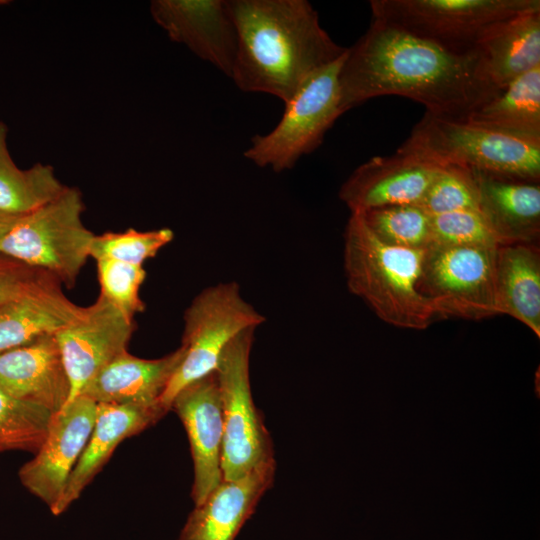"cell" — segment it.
I'll use <instances>...</instances> for the list:
<instances>
[{"instance_id":"6da1fadb","label":"cell","mask_w":540,"mask_h":540,"mask_svg":"<svg viewBox=\"0 0 540 540\" xmlns=\"http://www.w3.org/2000/svg\"><path fill=\"white\" fill-rule=\"evenodd\" d=\"M339 88L343 113L398 95L421 103L428 114L460 120L498 93L482 78L474 53H454L376 18L347 48Z\"/></svg>"},{"instance_id":"8992f818","label":"cell","mask_w":540,"mask_h":540,"mask_svg":"<svg viewBox=\"0 0 540 540\" xmlns=\"http://www.w3.org/2000/svg\"><path fill=\"white\" fill-rule=\"evenodd\" d=\"M264 321L243 298L236 282L211 285L198 293L184 313V359L162 394L160 406L170 411L182 388L216 371L222 352L234 337Z\"/></svg>"},{"instance_id":"9a60e30c","label":"cell","mask_w":540,"mask_h":540,"mask_svg":"<svg viewBox=\"0 0 540 540\" xmlns=\"http://www.w3.org/2000/svg\"><path fill=\"white\" fill-rule=\"evenodd\" d=\"M170 410L176 412L188 435L194 464L191 497L196 506L223 481L224 423L216 371L182 388Z\"/></svg>"},{"instance_id":"8fae6325","label":"cell","mask_w":540,"mask_h":540,"mask_svg":"<svg viewBox=\"0 0 540 540\" xmlns=\"http://www.w3.org/2000/svg\"><path fill=\"white\" fill-rule=\"evenodd\" d=\"M98 404L78 395L52 415L46 438L34 457L19 470L22 485L54 515L92 432Z\"/></svg>"},{"instance_id":"ba28073f","label":"cell","mask_w":540,"mask_h":540,"mask_svg":"<svg viewBox=\"0 0 540 540\" xmlns=\"http://www.w3.org/2000/svg\"><path fill=\"white\" fill-rule=\"evenodd\" d=\"M255 329L228 343L216 369L224 423L221 468L226 481L275 460L270 434L251 393L249 361Z\"/></svg>"},{"instance_id":"1f68e13d","label":"cell","mask_w":540,"mask_h":540,"mask_svg":"<svg viewBox=\"0 0 540 540\" xmlns=\"http://www.w3.org/2000/svg\"><path fill=\"white\" fill-rule=\"evenodd\" d=\"M50 275L0 253V304L34 288Z\"/></svg>"},{"instance_id":"2e32d148","label":"cell","mask_w":540,"mask_h":540,"mask_svg":"<svg viewBox=\"0 0 540 540\" xmlns=\"http://www.w3.org/2000/svg\"><path fill=\"white\" fill-rule=\"evenodd\" d=\"M0 386L13 397L60 411L71 385L55 335L0 353Z\"/></svg>"},{"instance_id":"44dd1931","label":"cell","mask_w":540,"mask_h":540,"mask_svg":"<svg viewBox=\"0 0 540 540\" xmlns=\"http://www.w3.org/2000/svg\"><path fill=\"white\" fill-rule=\"evenodd\" d=\"M185 348L158 359H143L127 351L102 369L81 391L97 404L154 406L181 365Z\"/></svg>"},{"instance_id":"4fadbf2b","label":"cell","mask_w":540,"mask_h":540,"mask_svg":"<svg viewBox=\"0 0 540 540\" xmlns=\"http://www.w3.org/2000/svg\"><path fill=\"white\" fill-rule=\"evenodd\" d=\"M150 13L172 41L231 76L237 30L229 0H154Z\"/></svg>"},{"instance_id":"30bf717a","label":"cell","mask_w":540,"mask_h":540,"mask_svg":"<svg viewBox=\"0 0 540 540\" xmlns=\"http://www.w3.org/2000/svg\"><path fill=\"white\" fill-rule=\"evenodd\" d=\"M496 249L434 244L426 248L419 290L437 317L480 320L497 315Z\"/></svg>"},{"instance_id":"ffe728a7","label":"cell","mask_w":540,"mask_h":540,"mask_svg":"<svg viewBox=\"0 0 540 540\" xmlns=\"http://www.w3.org/2000/svg\"><path fill=\"white\" fill-rule=\"evenodd\" d=\"M166 413L160 405L98 404L92 432L69 476L54 515L62 514L79 498L123 440L155 424Z\"/></svg>"},{"instance_id":"277c9868","label":"cell","mask_w":540,"mask_h":540,"mask_svg":"<svg viewBox=\"0 0 540 540\" xmlns=\"http://www.w3.org/2000/svg\"><path fill=\"white\" fill-rule=\"evenodd\" d=\"M440 166L454 165L493 177L539 183L540 143L466 120L425 112L399 147Z\"/></svg>"},{"instance_id":"4dcf8cb0","label":"cell","mask_w":540,"mask_h":540,"mask_svg":"<svg viewBox=\"0 0 540 540\" xmlns=\"http://www.w3.org/2000/svg\"><path fill=\"white\" fill-rule=\"evenodd\" d=\"M431 244L486 248L502 245L480 211L472 210L432 216Z\"/></svg>"},{"instance_id":"5b68a950","label":"cell","mask_w":540,"mask_h":540,"mask_svg":"<svg viewBox=\"0 0 540 540\" xmlns=\"http://www.w3.org/2000/svg\"><path fill=\"white\" fill-rule=\"evenodd\" d=\"M83 211L80 190L66 186L46 204L19 217L0 241V253L74 286L95 237L82 221Z\"/></svg>"},{"instance_id":"7402d4cb","label":"cell","mask_w":540,"mask_h":540,"mask_svg":"<svg viewBox=\"0 0 540 540\" xmlns=\"http://www.w3.org/2000/svg\"><path fill=\"white\" fill-rule=\"evenodd\" d=\"M474 173L479 211L501 243H536L540 236L539 183Z\"/></svg>"},{"instance_id":"f546056e","label":"cell","mask_w":540,"mask_h":540,"mask_svg":"<svg viewBox=\"0 0 540 540\" xmlns=\"http://www.w3.org/2000/svg\"><path fill=\"white\" fill-rule=\"evenodd\" d=\"M100 294L107 301L134 318L144 311L140 288L145 280L143 266L111 259L96 260Z\"/></svg>"},{"instance_id":"5bb4252c","label":"cell","mask_w":540,"mask_h":540,"mask_svg":"<svg viewBox=\"0 0 540 540\" xmlns=\"http://www.w3.org/2000/svg\"><path fill=\"white\" fill-rule=\"evenodd\" d=\"M441 166L400 148L358 166L339 191L351 214L371 209L420 204Z\"/></svg>"},{"instance_id":"9c48e42d","label":"cell","mask_w":540,"mask_h":540,"mask_svg":"<svg viewBox=\"0 0 540 540\" xmlns=\"http://www.w3.org/2000/svg\"><path fill=\"white\" fill-rule=\"evenodd\" d=\"M372 18L457 54H471L493 25L540 8L539 0H371Z\"/></svg>"},{"instance_id":"ac0fdd59","label":"cell","mask_w":540,"mask_h":540,"mask_svg":"<svg viewBox=\"0 0 540 540\" xmlns=\"http://www.w3.org/2000/svg\"><path fill=\"white\" fill-rule=\"evenodd\" d=\"M87 313L50 275L34 288L0 304V353L31 343L81 320Z\"/></svg>"},{"instance_id":"836d02e7","label":"cell","mask_w":540,"mask_h":540,"mask_svg":"<svg viewBox=\"0 0 540 540\" xmlns=\"http://www.w3.org/2000/svg\"><path fill=\"white\" fill-rule=\"evenodd\" d=\"M7 3H9V1H6V0H0V6L5 5V4H7Z\"/></svg>"},{"instance_id":"d4e9b609","label":"cell","mask_w":540,"mask_h":540,"mask_svg":"<svg viewBox=\"0 0 540 540\" xmlns=\"http://www.w3.org/2000/svg\"><path fill=\"white\" fill-rule=\"evenodd\" d=\"M7 134L6 124L0 122V211L25 215L55 198L66 186L51 165L19 168L9 152Z\"/></svg>"},{"instance_id":"52a82bcc","label":"cell","mask_w":540,"mask_h":540,"mask_svg":"<svg viewBox=\"0 0 540 540\" xmlns=\"http://www.w3.org/2000/svg\"><path fill=\"white\" fill-rule=\"evenodd\" d=\"M346 53L317 72L284 104L275 128L252 138L244 152L246 159L280 173L292 169L302 156L321 144L326 132L343 114L339 73Z\"/></svg>"},{"instance_id":"e0dca14e","label":"cell","mask_w":540,"mask_h":540,"mask_svg":"<svg viewBox=\"0 0 540 540\" xmlns=\"http://www.w3.org/2000/svg\"><path fill=\"white\" fill-rule=\"evenodd\" d=\"M275 470L273 460L241 478L223 480L189 514L179 540H234L271 487Z\"/></svg>"},{"instance_id":"d6a6232c","label":"cell","mask_w":540,"mask_h":540,"mask_svg":"<svg viewBox=\"0 0 540 540\" xmlns=\"http://www.w3.org/2000/svg\"><path fill=\"white\" fill-rule=\"evenodd\" d=\"M20 216L22 215H13L0 211V241L7 235Z\"/></svg>"},{"instance_id":"603a6c76","label":"cell","mask_w":540,"mask_h":540,"mask_svg":"<svg viewBox=\"0 0 540 540\" xmlns=\"http://www.w3.org/2000/svg\"><path fill=\"white\" fill-rule=\"evenodd\" d=\"M494 297L497 315L515 318L540 337V249L536 243L497 247Z\"/></svg>"},{"instance_id":"3957f363","label":"cell","mask_w":540,"mask_h":540,"mask_svg":"<svg viewBox=\"0 0 540 540\" xmlns=\"http://www.w3.org/2000/svg\"><path fill=\"white\" fill-rule=\"evenodd\" d=\"M425 250L388 245L369 229L360 214H351L343 252L350 292L390 325L426 329L437 316L419 290Z\"/></svg>"},{"instance_id":"484cf974","label":"cell","mask_w":540,"mask_h":540,"mask_svg":"<svg viewBox=\"0 0 540 540\" xmlns=\"http://www.w3.org/2000/svg\"><path fill=\"white\" fill-rule=\"evenodd\" d=\"M360 215L369 229L388 245L425 249L431 244L432 216L419 204L385 206Z\"/></svg>"},{"instance_id":"83f0119b","label":"cell","mask_w":540,"mask_h":540,"mask_svg":"<svg viewBox=\"0 0 540 540\" xmlns=\"http://www.w3.org/2000/svg\"><path fill=\"white\" fill-rule=\"evenodd\" d=\"M419 205L431 216L479 211V189L474 171L454 165L441 166Z\"/></svg>"},{"instance_id":"cb8c5ba5","label":"cell","mask_w":540,"mask_h":540,"mask_svg":"<svg viewBox=\"0 0 540 540\" xmlns=\"http://www.w3.org/2000/svg\"><path fill=\"white\" fill-rule=\"evenodd\" d=\"M461 120L540 143V66L512 81Z\"/></svg>"},{"instance_id":"d6986e66","label":"cell","mask_w":540,"mask_h":540,"mask_svg":"<svg viewBox=\"0 0 540 540\" xmlns=\"http://www.w3.org/2000/svg\"><path fill=\"white\" fill-rule=\"evenodd\" d=\"M472 53L482 78L497 92L540 66V8L493 25Z\"/></svg>"},{"instance_id":"7a4b0ae2","label":"cell","mask_w":540,"mask_h":540,"mask_svg":"<svg viewBox=\"0 0 540 540\" xmlns=\"http://www.w3.org/2000/svg\"><path fill=\"white\" fill-rule=\"evenodd\" d=\"M237 30L230 78L244 92L287 103L317 72L339 59L338 45L306 0H229Z\"/></svg>"},{"instance_id":"4316f807","label":"cell","mask_w":540,"mask_h":540,"mask_svg":"<svg viewBox=\"0 0 540 540\" xmlns=\"http://www.w3.org/2000/svg\"><path fill=\"white\" fill-rule=\"evenodd\" d=\"M54 413L17 399L0 386V453H36L44 442Z\"/></svg>"},{"instance_id":"f1b7e54d","label":"cell","mask_w":540,"mask_h":540,"mask_svg":"<svg viewBox=\"0 0 540 540\" xmlns=\"http://www.w3.org/2000/svg\"><path fill=\"white\" fill-rule=\"evenodd\" d=\"M173 238L174 233L169 228L149 231L129 228L123 232H106L95 235L90 257L143 266L146 260L156 256Z\"/></svg>"},{"instance_id":"7c38bea8","label":"cell","mask_w":540,"mask_h":540,"mask_svg":"<svg viewBox=\"0 0 540 540\" xmlns=\"http://www.w3.org/2000/svg\"><path fill=\"white\" fill-rule=\"evenodd\" d=\"M127 316L101 295L81 320L55 336L71 385L69 402L109 363L127 351L135 330Z\"/></svg>"}]
</instances>
